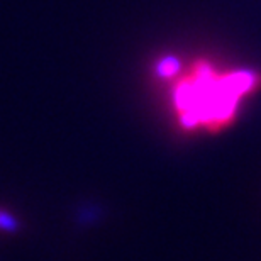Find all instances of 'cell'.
I'll return each instance as SVG.
<instances>
[{"mask_svg":"<svg viewBox=\"0 0 261 261\" xmlns=\"http://www.w3.org/2000/svg\"><path fill=\"white\" fill-rule=\"evenodd\" d=\"M173 87V109L185 130L219 133L236 121L239 106L261 87V73L249 68L222 71L207 60H197Z\"/></svg>","mask_w":261,"mask_h":261,"instance_id":"1","label":"cell"},{"mask_svg":"<svg viewBox=\"0 0 261 261\" xmlns=\"http://www.w3.org/2000/svg\"><path fill=\"white\" fill-rule=\"evenodd\" d=\"M184 68V63L176 58V56H165V58L158 60V63L154 66V73L156 76L163 78V80H170V78H175Z\"/></svg>","mask_w":261,"mask_h":261,"instance_id":"2","label":"cell"},{"mask_svg":"<svg viewBox=\"0 0 261 261\" xmlns=\"http://www.w3.org/2000/svg\"><path fill=\"white\" fill-rule=\"evenodd\" d=\"M17 227H19L17 221H15L10 214H7L5 211H0V229H2V231L12 232V231H17Z\"/></svg>","mask_w":261,"mask_h":261,"instance_id":"3","label":"cell"}]
</instances>
